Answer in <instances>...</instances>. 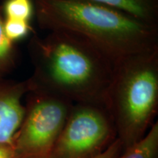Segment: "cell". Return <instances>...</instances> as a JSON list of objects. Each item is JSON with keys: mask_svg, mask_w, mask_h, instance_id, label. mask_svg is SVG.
Instances as JSON below:
<instances>
[{"mask_svg": "<svg viewBox=\"0 0 158 158\" xmlns=\"http://www.w3.org/2000/svg\"><path fill=\"white\" fill-rule=\"evenodd\" d=\"M31 30L28 21L15 19H5L4 21V31L6 36L13 43L24 38Z\"/></svg>", "mask_w": 158, "mask_h": 158, "instance_id": "11", "label": "cell"}, {"mask_svg": "<svg viewBox=\"0 0 158 158\" xmlns=\"http://www.w3.org/2000/svg\"><path fill=\"white\" fill-rule=\"evenodd\" d=\"M33 73L27 79L29 92L59 97L73 103L106 105L115 64L78 35L50 31L34 33L27 45Z\"/></svg>", "mask_w": 158, "mask_h": 158, "instance_id": "1", "label": "cell"}, {"mask_svg": "<svg viewBox=\"0 0 158 158\" xmlns=\"http://www.w3.org/2000/svg\"><path fill=\"white\" fill-rule=\"evenodd\" d=\"M34 7L41 29L78 35L115 66L130 57L158 50V25L118 10L84 0H35Z\"/></svg>", "mask_w": 158, "mask_h": 158, "instance_id": "2", "label": "cell"}, {"mask_svg": "<svg viewBox=\"0 0 158 158\" xmlns=\"http://www.w3.org/2000/svg\"><path fill=\"white\" fill-rule=\"evenodd\" d=\"M0 158H14L13 145L0 143Z\"/></svg>", "mask_w": 158, "mask_h": 158, "instance_id": "13", "label": "cell"}, {"mask_svg": "<svg viewBox=\"0 0 158 158\" xmlns=\"http://www.w3.org/2000/svg\"><path fill=\"white\" fill-rule=\"evenodd\" d=\"M122 151H123V147L122 143L116 138L115 141L104 152L95 158H118Z\"/></svg>", "mask_w": 158, "mask_h": 158, "instance_id": "12", "label": "cell"}, {"mask_svg": "<svg viewBox=\"0 0 158 158\" xmlns=\"http://www.w3.org/2000/svg\"><path fill=\"white\" fill-rule=\"evenodd\" d=\"M116 138L106 105L73 103L49 158H95Z\"/></svg>", "mask_w": 158, "mask_h": 158, "instance_id": "5", "label": "cell"}, {"mask_svg": "<svg viewBox=\"0 0 158 158\" xmlns=\"http://www.w3.org/2000/svg\"><path fill=\"white\" fill-rule=\"evenodd\" d=\"M18 52L14 43L6 36L4 31V20L0 14V81L15 68Z\"/></svg>", "mask_w": 158, "mask_h": 158, "instance_id": "9", "label": "cell"}, {"mask_svg": "<svg viewBox=\"0 0 158 158\" xmlns=\"http://www.w3.org/2000/svg\"><path fill=\"white\" fill-rule=\"evenodd\" d=\"M3 9L5 19L21 20L28 22L35 13L31 0H6Z\"/></svg>", "mask_w": 158, "mask_h": 158, "instance_id": "10", "label": "cell"}, {"mask_svg": "<svg viewBox=\"0 0 158 158\" xmlns=\"http://www.w3.org/2000/svg\"><path fill=\"white\" fill-rule=\"evenodd\" d=\"M27 98L13 142L14 158H49L73 103L43 92H29Z\"/></svg>", "mask_w": 158, "mask_h": 158, "instance_id": "4", "label": "cell"}, {"mask_svg": "<svg viewBox=\"0 0 158 158\" xmlns=\"http://www.w3.org/2000/svg\"><path fill=\"white\" fill-rule=\"evenodd\" d=\"M106 106L123 150L141 141L158 110V50L116 65Z\"/></svg>", "mask_w": 158, "mask_h": 158, "instance_id": "3", "label": "cell"}, {"mask_svg": "<svg viewBox=\"0 0 158 158\" xmlns=\"http://www.w3.org/2000/svg\"><path fill=\"white\" fill-rule=\"evenodd\" d=\"M124 12L135 19L158 25V0H84Z\"/></svg>", "mask_w": 158, "mask_h": 158, "instance_id": "7", "label": "cell"}, {"mask_svg": "<svg viewBox=\"0 0 158 158\" xmlns=\"http://www.w3.org/2000/svg\"><path fill=\"white\" fill-rule=\"evenodd\" d=\"M118 158H158V122L152 125L141 141L124 149Z\"/></svg>", "mask_w": 158, "mask_h": 158, "instance_id": "8", "label": "cell"}, {"mask_svg": "<svg viewBox=\"0 0 158 158\" xmlns=\"http://www.w3.org/2000/svg\"><path fill=\"white\" fill-rule=\"evenodd\" d=\"M28 92L27 80L0 81V143L13 145L24 116L23 98Z\"/></svg>", "mask_w": 158, "mask_h": 158, "instance_id": "6", "label": "cell"}]
</instances>
